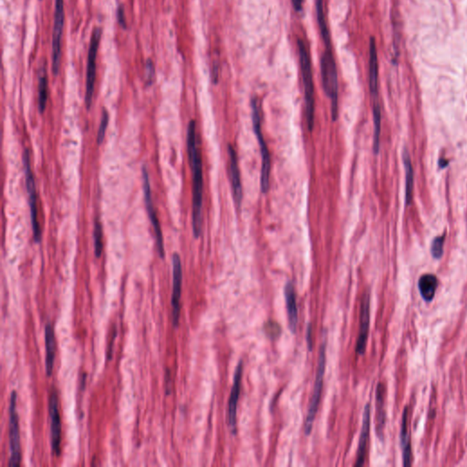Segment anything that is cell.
Wrapping results in <instances>:
<instances>
[{
	"mask_svg": "<svg viewBox=\"0 0 467 467\" xmlns=\"http://www.w3.org/2000/svg\"><path fill=\"white\" fill-rule=\"evenodd\" d=\"M243 374V362L240 361L236 368L234 376V383L231 389L229 400H228V426L232 434L237 433V415H238V402L241 390V379Z\"/></svg>",
	"mask_w": 467,
	"mask_h": 467,
	"instance_id": "13",
	"label": "cell"
},
{
	"mask_svg": "<svg viewBox=\"0 0 467 467\" xmlns=\"http://www.w3.org/2000/svg\"><path fill=\"white\" fill-rule=\"evenodd\" d=\"M384 393L385 388L381 383H379L376 391V403H377V433L379 437L382 439L383 429L385 424V410H384Z\"/></svg>",
	"mask_w": 467,
	"mask_h": 467,
	"instance_id": "22",
	"label": "cell"
},
{
	"mask_svg": "<svg viewBox=\"0 0 467 467\" xmlns=\"http://www.w3.org/2000/svg\"><path fill=\"white\" fill-rule=\"evenodd\" d=\"M370 293L367 292L364 294L361 308V326L356 345V352L359 355H363L367 346L370 328Z\"/></svg>",
	"mask_w": 467,
	"mask_h": 467,
	"instance_id": "15",
	"label": "cell"
},
{
	"mask_svg": "<svg viewBox=\"0 0 467 467\" xmlns=\"http://www.w3.org/2000/svg\"><path fill=\"white\" fill-rule=\"evenodd\" d=\"M437 277L432 274H424L419 278L418 289L424 301L431 302L437 289Z\"/></svg>",
	"mask_w": 467,
	"mask_h": 467,
	"instance_id": "21",
	"label": "cell"
},
{
	"mask_svg": "<svg viewBox=\"0 0 467 467\" xmlns=\"http://www.w3.org/2000/svg\"><path fill=\"white\" fill-rule=\"evenodd\" d=\"M448 160H446L445 158H440L439 159V162H438V165H439V168L440 169H444L445 167L448 166Z\"/></svg>",
	"mask_w": 467,
	"mask_h": 467,
	"instance_id": "35",
	"label": "cell"
},
{
	"mask_svg": "<svg viewBox=\"0 0 467 467\" xmlns=\"http://www.w3.org/2000/svg\"><path fill=\"white\" fill-rule=\"evenodd\" d=\"M370 425H371V404L367 403L365 405V408H364L363 425H362L361 436H360V440H359L355 467H363L364 465L367 443H368L369 434H370Z\"/></svg>",
	"mask_w": 467,
	"mask_h": 467,
	"instance_id": "16",
	"label": "cell"
},
{
	"mask_svg": "<svg viewBox=\"0 0 467 467\" xmlns=\"http://www.w3.org/2000/svg\"><path fill=\"white\" fill-rule=\"evenodd\" d=\"M142 189H143V195H144V202H145L146 210H147L149 218H150L151 223L153 225V227L155 230V234H156L158 253H159V256H160L161 259H164L163 233H162L161 225H160L159 219H158L157 215H156V209H155V206H154L151 185H150V178H149L148 171H147L146 166L142 167Z\"/></svg>",
	"mask_w": 467,
	"mask_h": 467,
	"instance_id": "10",
	"label": "cell"
},
{
	"mask_svg": "<svg viewBox=\"0 0 467 467\" xmlns=\"http://www.w3.org/2000/svg\"><path fill=\"white\" fill-rule=\"evenodd\" d=\"M299 61L301 67L303 86H304L305 110L309 130L311 132L315 121V93L312 74L311 60L310 52L302 39L297 40Z\"/></svg>",
	"mask_w": 467,
	"mask_h": 467,
	"instance_id": "2",
	"label": "cell"
},
{
	"mask_svg": "<svg viewBox=\"0 0 467 467\" xmlns=\"http://www.w3.org/2000/svg\"><path fill=\"white\" fill-rule=\"evenodd\" d=\"M49 412L51 417L52 452L59 456L61 452V419L59 410V395L55 389H53L50 394Z\"/></svg>",
	"mask_w": 467,
	"mask_h": 467,
	"instance_id": "12",
	"label": "cell"
},
{
	"mask_svg": "<svg viewBox=\"0 0 467 467\" xmlns=\"http://www.w3.org/2000/svg\"><path fill=\"white\" fill-rule=\"evenodd\" d=\"M326 347H327V337L324 338L323 342L321 344L320 350L319 353V360H318V367H317V373H316V378H315V383L313 388V393H312L311 398L310 401V405L308 408V413L304 424V432L306 435H310L311 433L312 427L314 420L316 418V415L318 412L319 401L321 398V392H322V386H323V379L325 375V370H326Z\"/></svg>",
	"mask_w": 467,
	"mask_h": 467,
	"instance_id": "5",
	"label": "cell"
},
{
	"mask_svg": "<svg viewBox=\"0 0 467 467\" xmlns=\"http://www.w3.org/2000/svg\"><path fill=\"white\" fill-rule=\"evenodd\" d=\"M316 10H317L318 25H319V30L323 38L324 44L326 46V48H331V38H330L329 30L328 28V24H327L323 0H316Z\"/></svg>",
	"mask_w": 467,
	"mask_h": 467,
	"instance_id": "24",
	"label": "cell"
},
{
	"mask_svg": "<svg viewBox=\"0 0 467 467\" xmlns=\"http://www.w3.org/2000/svg\"><path fill=\"white\" fill-rule=\"evenodd\" d=\"M379 64L376 41L373 37L370 39L369 48V84L371 95L378 96Z\"/></svg>",
	"mask_w": 467,
	"mask_h": 467,
	"instance_id": "18",
	"label": "cell"
},
{
	"mask_svg": "<svg viewBox=\"0 0 467 467\" xmlns=\"http://www.w3.org/2000/svg\"><path fill=\"white\" fill-rule=\"evenodd\" d=\"M264 329H265V332L267 336L270 337L271 339L278 338L279 335L281 333V328L278 325V323L275 322L273 320H269V321L266 322V324L264 326Z\"/></svg>",
	"mask_w": 467,
	"mask_h": 467,
	"instance_id": "31",
	"label": "cell"
},
{
	"mask_svg": "<svg viewBox=\"0 0 467 467\" xmlns=\"http://www.w3.org/2000/svg\"><path fill=\"white\" fill-rule=\"evenodd\" d=\"M408 407L404 408L401 420L400 428V447L402 450V459L404 467L412 466V447H411V438L409 432V415Z\"/></svg>",
	"mask_w": 467,
	"mask_h": 467,
	"instance_id": "19",
	"label": "cell"
},
{
	"mask_svg": "<svg viewBox=\"0 0 467 467\" xmlns=\"http://www.w3.org/2000/svg\"><path fill=\"white\" fill-rule=\"evenodd\" d=\"M291 1L297 11H300L302 9V0H291Z\"/></svg>",
	"mask_w": 467,
	"mask_h": 467,
	"instance_id": "34",
	"label": "cell"
},
{
	"mask_svg": "<svg viewBox=\"0 0 467 467\" xmlns=\"http://www.w3.org/2000/svg\"><path fill=\"white\" fill-rule=\"evenodd\" d=\"M284 296H285V302H286V308H287V313H288L289 329L292 333H295L297 329L298 314H297L295 287L292 282L288 281L285 285Z\"/></svg>",
	"mask_w": 467,
	"mask_h": 467,
	"instance_id": "17",
	"label": "cell"
},
{
	"mask_svg": "<svg viewBox=\"0 0 467 467\" xmlns=\"http://www.w3.org/2000/svg\"><path fill=\"white\" fill-rule=\"evenodd\" d=\"M39 1H41V0H39Z\"/></svg>",
	"mask_w": 467,
	"mask_h": 467,
	"instance_id": "36",
	"label": "cell"
},
{
	"mask_svg": "<svg viewBox=\"0 0 467 467\" xmlns=\"http://www.w3.org/2000/svg\"><path fill=\"white\" fill-rule=\"evenodd\" d=\"M117 20H118L120 26L122 29L126 30L127 20L126 16H125V9H124V7L122 5H120L118 9H117Z\"/></svg>",
	"mask_w": 467,
	"mask_h": 467,
	"instance_id": "32",
	"label": "cell"
},
{
	"mask_svg": "<svg viewBox=\"0 0 467 467\" xmlns=\"http://www.w3.org/2000/svg\"><path fill=\"white\" fill-rule=\"evenodd\" d=\"M64 0H55L54 11V25L52 34V73L54 76L59 74L61 60V40L64 29Z\"/></svg>",
	"mask_w": 467,
	"mask_h": 467,
	"instance_id": "9",
	"label": "cell"
},
{
	"mask_svg": "<svg viewBox=\"0 0 467 467\" xmlns=\"http://www.w3.org/2000/svg\"><path fill=\"white\" fill-rule=\"evenodd\" d=\"M38 97H37V104H38V111L40 113H43L46 109V105L48 102V75L46 67L42 68V71L38 79Z\"/></svg>",
	"mask_w": 467,
	"mask_h": 467,
	"instance_id": "25",
	"label": "cell"
},
{
	"mask_svg": "<svg viewBox=\"0 0 467 467\" xmlns=\"http://www.w3.org/2000/svg\"><path fill=\"white\" fill-rule=\"evenodd\" d=\"M103 30L100 27L94 28L89 41L88 60H87V71H86V90H85V105L87 110H89L92 104V98L94 93V86L96 80V62L98 51L102 38Z\"/></svg>",
	"mask_w": 467,
	"mask_h": 467,
	"instance_id": "6",
	"label": "cell"
},
{
	"mask_svg": "<svg viewBox=\"0 0 467 467\" xmlns=\"http://www.w3.org/2000/svg\"><path fill=\"white\" fill-rule=\"evenodd\" d=\"M17 394L16 391L11 393L9 402V448L10 458L9 467H19L21 462V447H20V433L18 415L17 412Z\"/></svg>",
	"mask_w": 467,
	"mask_h": 467,
	"instance_id": "8",
	"label": "cell"
},
{
	"mask_svg": "<svg viewBox=\"0 0 467 467\" xmlns=\"http://www.w3.org/2000/svg\"><path fill=\"white\" fill-rule=\"evenodd\" d=\"M144 75H145V83L146 86H152L156 80V67L153 60L148 59L145 62L144 66Z\"/></svg>",
	"mask_w": 467,
	"mask_h": 467,
	"instance_id": "30",
	"label": "cell"
},
{
	"mask_svg": "<svg viewBox=\"0 0 467 467\" xmlns=\"http://www.w3.org/2000/svg\"><path fill=\"white\" fill-rule=\"evenodd\" d=\"M23 163H24V169H25L26 187H27V192H28V196H29L30 218H31L33 235H34L35 242L38 243L41 239V228H40V225L38 222L36 184H35L34 174H33L32 168H31V163H30V151L28 149L25 150V152H24Z\"/></svg>",
	"mask_w": 467,
	"mask_h": 467,
	"instance_id": "7",
	"label": "cell"
},
{
	"mask_svg": "<svg viewBox=\"0 0 467 467\" xmlns=\"http://www.w3.org/2000/svg\"><path fill=\"white\" fill-rule=\"evenodd\" d=\"M373 124H374V136H373V151L377 155L380 150V136L381 128V106L376 101L373 105Z\"/></svg>",
	"mask_w": 467,
	"mask_h": 467,
	"instance_id": "26",
	"label": "cell"
},
{
	"mask_svg": "<svg viewBox=\"0 0 467 467\" xmlns=\"http://www.w3.org/2000/svg\"><path fill=\"white\" fill-rule=\"evenodd\" d=\"M402 161L405 169V201L406 205H411L413 199V189H414V170L412 166L411 158L406 150L402 153Z\"/></svg>",
	"mask_w": 467,
	"mask_h": 467,
	"instance_id": "23",
	"label": "cell"
},
{
	"mask_svg": "<svg viewBox=\"0 0 467 467\" xmlns=\"http://www.w3.org/2000/svg\"><path fill=\"white\" fill-rule=\"evenodd\" d=\"M321 79L323 89L331 104V118L336 121L339 118V82L336 62L331 48H326L320 60Z\"/></svg>",
	"mask_w": 467,
	"mask_h": 467,
	"instance_id": "3",
	"label": "cell"
},
{
	"mask_svg": "<svg viewBox=\"0 0 467 467\" xmlns=\"http://www.w3.org/2000/svg\"><path fill=\"white\" fill-rule=\"evenodd\" d=\"M104 232L103 225L99 219L94 224V253L97 259L101 258L104 249Z\"/></svg>",
	"mask_w": 467,
	"mask_h": 467,
	"instance_id": "27",
	"label": "cell"
},
{
	"mask_svg": "<svg viewBox=\"0 0 467 467\" xmlns=\"http://www.w3.org/2000/svg\"><path fill=\"white\" fill-rule=\"evenodd\" d=\"M173 293H172V317L173 325L177 328L181 311V295H182V283H183V269L181 258L177 253L173 255Z\"/></svg>",
	"mask_w": 467,
	"mask_h": 467,
	"instance_id": "11",
	"label": "cell"
},
{
	"mask_svg": "<svg viewBox=\"0 0 467 467\" xmlns=\"http://www.w3.org/2000/svg\"><path fill=\"white\" fill-rule=\"evenodd\" d=\"M251 109H252V122L254 127V132L257 136V139L259 144L260 153H261V191L264 193H267L269 188L270 182V171H271V158L270 154L267 148V142L262 133V120H261V107L259 102L257 98H254L251 101Z\"/></svg>",
	"mask_w": 467,
	"mask_h": 467,
	"instance_id": "4",
	"label": "cell"
},
{
	"mask_svg": "<svg viewBox=\"0 0 467 467\" xmlns=\"http://www.w3.org/2000/svg\"><path fill=\"white\" fill-rule=\"evenodd\" d=\"M45 347H46V372L48 376H52L54 369L55 354H56V341L54 329L51 323L45 327Z\"/></svg>",
	"mask_w": 467,
	"mask_h": 467,
	"instance_id": "20",
	"label": "cell"
},
{
	"mask_svg": "<svg viewBox=\"0 0 467 467\" xmlns=\"http://www.w3.org/2000/svg\"><path fill=\"white\" fill-rule=\"evenodd\" d=\"M187 152L193 176V232L194 238L200 237L202 232V209H203V162L198 138L196 133V122L194 120L189 121L187 128Z\"/></svg>",
	"mask_w": 467,
	"mask_h": 467,
	"instance_id": "1",
	"label": "cell"
},
{
	"mask_svg": "<svg viewBox=\"0 0 467 467\" xmlns=\"http://www.w3.org/2000/svg\"><path fill=\"white\" fill-rule=\"evenodd\" d=\"M307 342H308V347L309 349L312 350V328L311 324H309L307 329Z\"/></svg>",
	"mask_w": 467,
	"mask_h": 467,
	"instance_id": "33",
	"label": "cell"
},
{
	"mask_svg": "<svg viewBox=\"0 0 467 467\" xmlns=\"http://www.w3.org/2000/svg\"><path fill=\"white\" fill-rule=\"evenodd\" d=\"M228 157H229V178L232 186V192L234 200L236 203V207L238 210H240L242 201H243V188L241 182V175L238 165V155L235 148L228 144L227 146Z\"/></svg>",
	"mask_w": 467,
	"mask_h": 467,
	"instance_id": "14",
	"label": "cell"
},
{
	"mask_svg": "<svg viewBox=\"0 0 467 467\" xmlns=\"http://www.w3.org/2000/svg\"><path fill=\"white\" fill-rule=\"evenodd\" d=\"M109 121H110V115H109L108 111L104 110L103 115H102V120H101V123H100L99 130H98V134H97V143L99 145H101L104 142L106 130H107V127L109 125Z\"/></svg>",
	"mask_w": 467,
	"mask_h": 467,
	"instance_id": "29",
	"label": "cell"
},
{
	"mask_svg": "<svg viewBox=\"0 0 467 467\" xmlns=\"http://www.w3.org/2000/svg\"><path fill=\"white\" fill-rule=\"evenodd\" d=\"M445 233L444 235L436 237L432 240V245H431V253L433 259H440L443 255H444V248H445Z\"/></svg>",
	"mask_w": 467,
	"mask_h": 467,
	"instance_id": "28",
	"label": "cell"
}]
</instances>
